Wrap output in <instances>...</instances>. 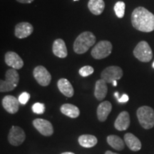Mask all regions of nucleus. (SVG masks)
<instances>
[{
	"label": "nucleus",
	"mask_w": 154,
	"mask_h": 154,
	"mask_svg": "<svg viewBox=\"0 0 154 154\" xmlns=\"http://www.w3.org/2000/svg\"><path fill=\"white\" fill-rule=\"evenodd\" d=\"M123 76V70L121 67L111 66L106 68L101 74V77L106 83H113V81L120 79Z\"/></svg>",
	"instance_id": "obj_7"
},
{
	"label": "nucleus",
	"mask_w": 154,
	"mask_h": 154,
	"mask_svg": "<svg viewBox=\"0 0 154 154\" xmlns=\"http://www.w3.org/2000/svg\"><path fill=\"white\" fill-rule=\"evenodd\" d=\"M152 66H153V68H154V61H153V64H152Z\"/></svg>",
	"instance_id": "obj_34"
},
{
	"label": "nucleus",
	"mask_w": 154,
	"mask_h": 154,
	"mask_svg": "<svg viewBox=\"0 0 154 154\" xmlns=\"http://www.w3.org/2000/svg\"><path fill=\"white\" fill-rule=\"evenodd\" d=\"M19 82V75L16 69H9L5 74V79L0 81V91L7 92L14 90Z\"/></svg>",
	"instance_id": "obj_3"
},
{
	"label": "nucleus",
	"mask_w": 154,
	"mask_h": 154,
	"mask_svg": "<svg viewBox=\"0 0 154 154\" xmlns=\"http://www.w3.org/2000/svg\"><path fill=\"white\" fill-rule=\"evenodd\" d=\"M105 154H119V153H113V152L111 151H107L106 152Z\"/></svg>",
	"instance_id": "obj_30"
},
{
	"label": "nucleus",
	"mask_w": 154,
	"mask_h": 154,
	"mask_svg": "<svg viewBox=\"0 0 154 154\" xmlns=\"http://www.w3.org/2000/svg\"><path fill=\"white\" fill-rule=\"evenodd\" d=\"M133 26L140 32H151L154 30V14L143 7H138L131 14Z\"/></svg>",
	"instance_id": "obj_1"
},
{
	"label": "nucleus",
	"mask_w": 154,
	"mask_h": 154,
	"mask_svg": "<svg viewBox=\"0 0 154 154\" xmlns=\"http://www.w3.org/2000/svg\"><path fill=\"white\" fill-rule=\"evenodd\" d=\"M112 44L107 40L98 42L92 49L91 54L95 59H102L109 57L112 51Z\"/></svg>",
	"instance_id": "obj_5"
},
{
	"label": "nucleus",
	"mask_w": 154,
	"mask_h": 154,
	"mask_svg": "<svg viewBox=\"0 0 154 154\" xmlns=\"http://www.w3.org/2000/svg\"><path fill=\"white\" fill-rule=\"evenodd\" d=\"M140 126L145 129H150L154 126V110L152 108L144 106L140 107L136 112Z\"/></svg>",
	"instance_id": "obj_4"
},
{
	"label": "nucleus",
	"mask_w": 154,
	"mask_h": 154,
	"mask_svg": "<svg viewBox=\"0 0 154 154\" xmlns=\"http://www.w3.org/2000/svg\"><path fill=\"white\" fill-rule=\"evenodd\" d=\"M26 138V135L24 130L19 126H13L9 131L8 140L12 146H18L23 143Z\"/></svg>",
	"instance_id": "obj_9"
},
{
	"label": "nucleus",
	"mask_w": 154,
	"mask_h": 154,
	"mask_svg": "<svg viewBox=\"0 0 154 154\" xmlns=\"http://www.w3.org/2000/svg\"><path fill=\"white\" fill-rule=\"evenodd\" d=\"M57 86L61 93L66 97H72L74 96V88L72 84L66 79H60L58 81Z\"/></svg>",
	"instance_id": "obj_17"
},
{
	"label": "nucleus",
	"mask_w": 154,
	"mask_h": 154,
	"mask_svg": "<svg viewBox=\"0 0 154 154\" xmlns=\"http://www.w3.org/2000/svg\"><path fill=\"white\" fill-rule=\"evenodd\" d=\"M61 154H75V153H72V152H64V153H62Z\"/></svg>",
	"instance_id": "obj_32"
},
{
	"label": "nucleus",
	"mask_w": 154,
	"mask_h": 154,
	"mask_svg": "<svg viewBox=\"0 0 154 154\" xmlns=\"http://www.w3.org/2000/svg\"><path fill=\"white\" fill-rule=\"evenodd\" d=\"M107 142L113 149L117 151H122L125 147V143L118 136L110 135L107 137Z\"/></svg>",
	"instance_id": "obj_23"
},
{
	"label": "nucleus",
	"mask_w": 154,
	"mask_h": 154,
	"mask_svg": "<svg viewBox=\"0 0 154 154\" xmlns=\"http://www.w3.org/2000/svg\"><path fill=\"white\" fill-rule=\"evenodd\" d=\"M60 110L63 114L72 119L77 118L80 114V111L79 108L76 106L71 104V103L63 104L60 108Z\"/></svg>",
	"instance_id": "obj_21"
},
{
	"label": "nucleus",
	"mask_w": 154,
	"mask_h": 154,
	"mask_svg": "<svg viewBox=\"0 0 154 154\" xmlns=\"http://www.w3.org/2000/svg\"><path fill=\"white\" fill-rule=\"evenodd\" d=\"M96 40V36L92 32H82L76 38L74 43L73 48H74V52L78 54L86 53L92 46L95 44Z\"/></svg>",
	"instance_id": "obj_2"
},
{
	"label": "nucleus",
	"mask_w": 154,
	"mask_h": 154,
	"mask_svg": "<svg viewBox=\"0 0 154 154\" xmlns=\"http://www.w3.org/2000/svg\"><path fill=\"white\" fill-rule=\"evenodd\" d=\"M17 1L22 4H30L33 2L34 0H17Z\"/></svg>",
	"instance_id": "obj_29"
},
{
	"label": "nucleus",
	"mask_w": 154,
	"mask_h": 154,
	"mask_svg": "<svg viewBox=\"0 0 154 154\" xmlns=\"http://www.w3.org/2000/svg\"><path fill=\"white\" fill-rule=\"evenodd\" d=\"M52 51L56 57L62 58V59L66 58L68 55L66 44L61 38H57L54 42L52 45Z\"/></svg>",
	"instance_id": "obj_15"
},
{
	"label": "nucleus",
	"mask_w": 154,
	"mask_h": 154,
	"mask_svg": "<svg viewBox=\"0 0 154 154\" xmlns=\"http://www.w3.org/2000/svg\"><path fill=\"white\" fill-rule=\"evenodd\" d=\"M129 100V97H128V95H126V94H124V95H122V96L120 98H119L118 99V101L119 103H126Z\"/></svg>",
	"instance_id": "obj_28"
},
{
	"label": "nucleus",
	"mask_w": 154,
	"mask_h": 154,
	"mask_svg": "<svg viewBox=\"0 0 154 154\" xmlns=\"http://www.w3.org/2000/svg\"><path fill=\"white\" fill-rule=\"evenodd\" d=\"M134 55L136 59L142 62H149L153 57V52L148 42L141 41L135 47Z\"/></svg>",
	"instance_id": "obj_6"
},
{
	"label": "nucleus",
	"mask_w": 154,
	"mask_h": 154,
	"mask_svg": "<svg viewBox=\"0 0 154 154\" xmlns=\"http://www.w3.org/2000/svg\"><path fill=\"white\" fill-rule=\"evenodd\" d=\"M2 106L7 112L14 114L19 111V101L13 96H5L2 99Z\"/></svg>",
	"instance_id": "obj_13"
},
{
	"label": "nucleus",
	"mask_w": 154,
	"mask_h": 154,
	"mask_svg": "<svg viewBox=\"0 0 154 154\" xmlns=\"http://www.w3.org/2000/svg\"><path fill=\"white\" fill-rule=\"evenodd\" d=\"M113 85L114 86H117V81H113Z\"/></svg>",
	"instance_id": "obj_31"
},
{
	"label": "nucleus",
	"mask_w": 154,
	"mask_h": 154,
	"mask_svg": "<svg viewBox=\"0 0 154 154\" xmlns=\"http://www.w3.org/2000/svg\"><path fill=\"white\" fill-rule=\"evenodd\" d=\"M108 92V87L106 82L102 79L96 81L95 84V90H94V96L96 99L99 101H102L104 99Z\"/></svg>",
	"instance_id": "obj_18"
},
{
	"label": "nucleus",
	"mask_w": 154,
	"mask_h": 154,
	"mask_svg": "<svg viewBox=\"0 0 154 154\" xmlns=\"http://www.w3.org/2000/svg\"><path fill=\"white\" fill-rule=\"evenodd\" d=\"M5 61L7 65L14 69H20L24 66V61L19 54L14 51H8L6 53Z\"/></svg>",
	"instance_id": "obj_11"
},
{
	"label": "nucleus",
	"mask_w": 154,
	"mask_h": 154,
	"mask_svg": "<svg viewBox=\"0 0 154 154\" xmlns=\"http://www.w3.org/2000/svg\"><path fill=\"white\" fill-rule=\"evenodd\" d=\"M32 111L36 114H42L45 111V106L42 103H35L32 107Z\"/></svg>",
	"instance_id": "obj_26"
},
{
	"label": "nucleus",
	"mask_w": 154,
	"mask_h": 154,
	"mask_svg": "<svg viewBox=\"0 0 154 154\" xmlns=\"http://www.w3.org/2000/svg\"><path fill=\"white\" fill-rule=\"evenodd\" d=\"M125 9H126V5L124 2L119 1L116 3L114 5V11L117 17L119 18H123L125 14Z\"/></svg>",
	"instance_id": "obj_24"
},
{
	"label": "nucleus",
	"mask_w": 154,
	"mask_h": 154,
	"mask_svg": "<svg viewBox=\"0 0 154 154\" xmlns=\"http://www.w3.org/2000/svg\"><path fill=\"white\" fill-rule=\"evenodd\" d=\"M33 76L39 85L47 86L51 83V75L43 66H37L33 71Z\"/></svg>",
	"instance_id": "obj_8"
},
{
	"label": "nucleus",
	"mask_w": 154,
	"mask_h": 154,
	"mask_svg": "<svg viewBox=\"0 0 154 154\" xmlns=\"http://www.w3.org/2000/svg\"><path fill=\"white\" fill-rule=\"evenodd\" d=\"M94 72V69L92 66H83L79 69V73L81 76L83 77H86L90 76L93 74Z\"/></svg>",
	"instance_id": "obj_25"
},
{
	"label": "nucleus",
	"mask_w": 154,
	"mask_h": 154,
	"mask_svg": "<svg viewBox=\"0 0 154 154\" xmlns=\"http://www.w3.org/2000/svg\"><path fill=\"white\" fill-rule=\"evenodd\" d=\"M34 27L29 22H20L17 24L14 29V34L19 38H24L28 37L32 34Z\"/></svg>",
	"instance_id": "obj_12"
},
{
	"label": "nucleus",
	"mask_w": 154,
	"mask_h": 154,
	"mask_svg": "<svg viewBox=\"0 0 154 154\" xmlns=\"http://www.w3.org/2000/svg\"><path fill=\"white\" fill-rule=\"evenodd\" d=\"M30 99V94L27 93V92H23L22 94H20V96H19V103H22V104L24 105L27 103L29 100Z\"/></svg>",
	"instance_id": "obj_27"
},
{
	"label": "nucleus",
	"mask_w": 154,
	"mask_h": 154,
	"mask_svg": "<svg viewBox=\"0 0 154 154\" xmlns=\"http://www.w3.org/2000/svg\"><path fill=\"white\" fill-rule=\"evenodd\" d=\"M112 109V105L109 101L101 102L97 108L98 119L101 122L106 120Z\"/></svg>",
	"instance_id": "obj_16"
},
{
	"label": "nucleus",
	"mask_w": 154,
	"mask_h": 154,
	"mask_svg": "<svg viewBox=\"0 0 154 154\" xmlns=\"http://www.w3.org/2000/svg\"><path fill=\"white\" fill-rule=\"evenodd\" d=\"M130 126L129 113L124 111L119 113L118 117L116 119L114 126L118 131H125Z\"/></svg>",
	"instance_id": "obj_14"
},
{
	"label": "nucleus",
	"mask_w": 154,
	"mask_h": 154,
	"mask_svg": "<svg viewBox=\"0 0 154 154\" xmlns=\"http://www.w3.org/2000/svg\"><path fill=\"white\" fill-rule=\"evenodd\" d=\"M33 125L36 129L43 136H50L53 134V126L49 121L42 119H36L33 121Z\"/></svg>",
	"instance_id": "obj_10"
},
{
	"label": "nucleus",
	"mask_w": 154,
	"mask_h": 154,
	"mask_svg": "<svg viewBox=\"0 0 154 154\" xmlns=\"http://www.w3.org/2000/svg\"><path fill=\"white\" fill-rule=\"evenodd\" d=\"M74 1H79V0H74Z\"/></svg>",
	"instance_id": "obj_35"
},
{
	"label": "nucleus",
	"mask_w": 154,
	"mask_h": 154,
	"mask_svg": "<svg viewBox=\"0 0 154 154\" xmlns=\"http://www.w3.org/2000/svg\"><path fill=\"white\" fill-rule=\"evenodd\" d=\"M124 141L128 149L133 151H138L141 149V143L140 140L131 133H127L124 135Z\"/></svg>",
	"instance_id": "obj_19"
},
{
	"label": "nucleus",
	"mask_w": 154,
	"mask_h": 154,
	"mask_svg": "<svg viewBox=\"0 0 154 154\" xmlns=\"http://www.w3.org/2000/svg\"><path fill=\"white\" fill-rule=\"evenodd\" d=\"M79 143L80 144L82 147L84 148H91L96 145L98 140L96 136L93 135L84 134L82 135L79 137Z\"/></svg>",
	"instance_id": "obj_22"
},
{
	"label": "nucleus",
	"mask_w": 154,
	"mask_h": 154,
	"mask_svg": "<svg viewBox=\"0 0 154 154\" xmlns=\"http://www.w3.org/2000/svg\"><path fill=\"white\" fill-rule=\"evenodd\" d=\"M88 8L93 14L100 15L104 10L105 3L103 0H89Z\"/></svg>",
	"instance_id": "obj_20"
},
{
	"label": "nucleus",
	"mask_w": 154,
	"mask_h": 154,
	"mask_svg": "<svg viewBox=\"0 0 154 154\" xmlns=\"http://www.w3.org/2000/svg\"><path fill=\"white\" fill-rule=\"evenodd\" d=\"M114 96L117 98V99H119V93H118V92H116V93L114 94Z\"/></svg>",
	"instance_id": "obj_33"
}]
</instances>
